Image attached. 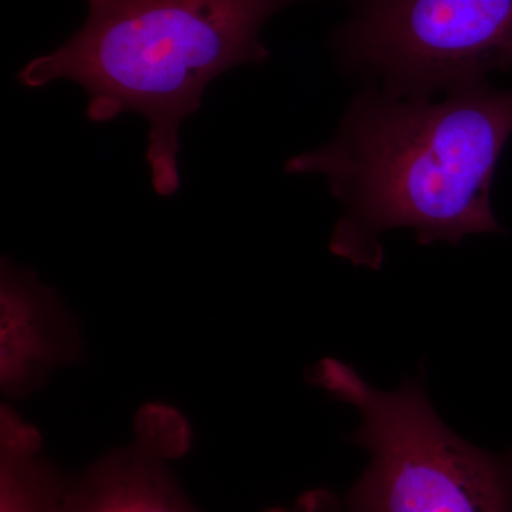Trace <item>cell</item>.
<instances>
[{
    "instance_id": "obj_1",
    "label": "cell",
    "mask_w": 512,
    "mask_h": 512,
    "mask_svg": "<svg viewBox=\"0 0 512 512\" xmlns=\"http://www.w3.org/2000/svg\"><path fill=\"white\" fill-rule=\"evenodd\" d=\"M511 136L512 90L483 82L433 101L370 87L330 143L292 157L285 170L328 180L343 207L330 251L379 271L389 229H412L421 245L505 232L491 184Z\"/></svg>"
},
{
    "instance_id": "obj_2",
    "label": "cell",
    "mask_w": 512,
    "mask_h": 512,
    "mask_svg": "<svg viewBox=\"0 0 512 512\" xmlns=\"http://www.w3.org/2000/svg\"><path fill=\"white\" fill-rule=\"evenodd\" d=\"M303 0H87L89 15L63 46L18 74L40 89L83 87L86 116L107 123L137 113L150 124L146 160L158 195L180 190V128L218 76L268 60L261 30Z\"/></svg>"
},
{
    "instance_id": "obj_3",
    "label": "cell",
    "mask_w": 512,
    "mask_h": 512,
    "mask_svg": "<svg viewBox=\"0 0 512 512\" xmlns=\"http://www.w3.org/2000/svg\"><path fill=\"white\" fill-rule=\"evenodd\" d=\"M308 379L360 413L352 440L370 463L346 512H512V448L490 453L458 437L420 382L380 392L336 359L313 366Z\"/></svg>"
},
{
    "instance_id": "obj_4",
    "label": "cell",
    "mask_w": 512,
    "mask_h": 512,
    "mask_svg": "<svg viewBox=\"0 0 512 512\" xmlns=\"http://www.w3.org/2000/svg\"><path fill=\"white\" fill-rule=\"evenodd\" d=\"M332 45L380 92L433 99L512 72V0H350Z\"/></svg>"
},
{
    "instance_id": "obj_5",
    "label": "cell",
    "mask_w": 512,
    "mask_h": 512,
    "mask_svg": "<svg viewBox=\"0 0 512 512\" xmlns=\"http://www.w3.org/2000/svg\"><path fill=\"white\" fill-rule=\"evenodd\" d=\"M0 386L9 399L35 392L56 367L82 355L79 329L55 289L33 272L2 262Z\"/></svg>"
},
{
    "instance_id": "obj_6",
    "label": "cell",
    "mask_w": 512,
    "mask_h": 512,
    "mask_svg": "<svg viewBox=\"0 0 512 512\" xmlns=\"http://www.w3.org/2000/svg\"><path fill=\"white\" fill-rule=\"evenodd\" d=\"M167 461L138 440L110 451L69 478L57 512H201Z\"/></svg>"
},
{
    "instance_id": "obj_7",
    "label": "cell",
    "mask_w": 512,
    "mask_h": 512,
    "mask_svg": "<svg viewBox=\"0 0 512 512\" xmlns=\"http://www.w3.org/2000/svg\"><path fill=\"white\" fill-rule=\"evenodd\" d=\"M42 434L12 407L0 412V512H57L69 478L40 456Z\"/></svg>"
},
{
    "instance_id": "obj_8",
    "label": "cell",
    "mask_w": 512,
    "mask_h": 512,
    "mask_svg": "<svg viewBox=\"0 0 512 512\" xmlns=\"http://www.w3.org/2000/svg\"><path fill=\"white\" fill-rule=\"evenodd\" d=\"M137 426V440L167 460L183 456L190 447L185 420L168 407H147L138 416Z\"/></svg>"
},
{
    "instance_id": "obj_9",
    "label": "cell",
    "mask_w": 512,
    "mask_h": 512,
    "mask_svg": "<svg viewBox=\"0 0 512 512\" xmlns=\"http://www.w3.org/2000/svg\"><path fill=\"white\" fill-rule=\"evenodd\" d=\"M265 512H346L338 495L325 488H316L299 495L291 507H274Z\"/></svg>"
}]
</instances>
